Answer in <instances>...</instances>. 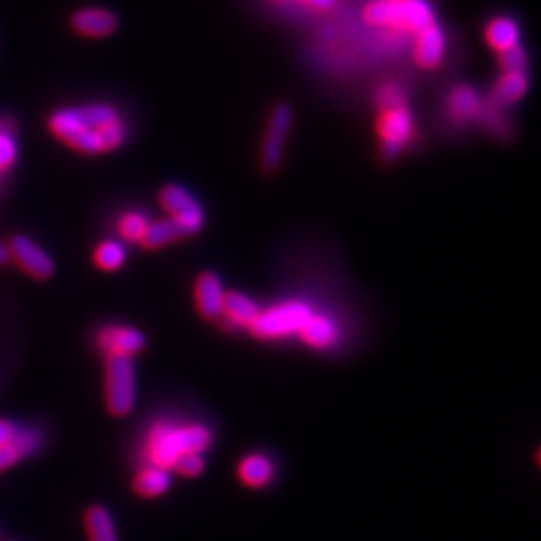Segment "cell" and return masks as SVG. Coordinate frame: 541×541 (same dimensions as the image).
Returning <instances> with one entry per match:
<instances>
[{
  "label": "cell",
  "mask_w": 541,
  "mask_h": 541,
  "mask_svg": "<svg viewBox=\"0 0 541 541\" xmlns=\"http://www.w3.org/2000/svg\"><path fill=\"white\" fill-rule=\"evenodd\" d=\"M415 135V121L409 105H399L393 109L379 111L377 137L381 141V155L387 161L397 159L405 147L411 145Z\"/></svg>",
  "instance_id": "obj_6"
},
{
  "label": "cell",
  "mask_w": 541,
  "mask_h": 541,
  "mask_svg": "<svg viewBox=\"0 0 541 541\" xmlns=\"http://www.w3.org/2000/svg\"><path fill=\"white\" fill-rule=\"evenodd\" d=\"M21 453L15 449V445H5V447H0V473L11 469L13 465H17L21 461Z\"/></svg>",
  "instance_id": "obj_30"
},
{
  "label": "cell",
  "mask_w": 541,
  "mask_h": 541,
  "mask_svg": "<svg viewBox=\"0 0 541 541\" xmlns=\"http://www.w3.org/2000/svg\"><path fill=\"white\" fill-rule=\"evenodd\" d=\"M159 203L167 217L187 235H197L205 225V211L201 203L181 185H167L159 193Z\"/></svg>",
  "instance_id": "obj_7"
},
{
  "label": "cell",
  "mask_w": 541,
  "mask_h": 541,
  "mask_svg": "<svg viewBox=\"0 0 541 541\" xmlns=\"http://www.w3.org/2000/svg\"><path fill=\"white\" fill-rule=\"evenodd\" d=\"M47 127L59 143L87 157L115 153L129 135L125 115L109 103L57 109L49 115Z\"/></svg>",
  "instance_id": "obj_1"
},
{
  "label": "cell",
  "mask_w": 541,
  "mask_h": 541,
  "mask_svg": "<svg viewBox=\"0 0 541 541\" xmlns=\"http://www.w3.org/2000/svg\"><path fill=\"white\" fill-rule=\"evenodd\" d=\"M485 41L497 55L505 53L519 45L521 41L519 25L509 17H495L485 27Z\"/></svg>",
  "instance_id": "obj_18"
},
{
  "label": "cell",
  "mask_w": 541,
  "mask_h": 541,
  "mask_svg": "<svg viewBox=\"0 0 541 541\" xmlns=\"http://www.w3.org/2000/svg\"><path fill=\"white\" fill-rule=\"evenodd\" d=\"M93 261L101 271H109V273L119 271L127 263V249L123 247L121 241H113V239L103 241L97 245Z\"/></svg>",
  "instance_id": "obj_24"
},
{
  "label": "cell",
  "mask_w": 541,
  "mask_h": 541,
  "mask_svg": "<svg viewBox=\"0 0 541 541\" xmlns=\"http://www.w3.org/2000/svg\"><path fill=\"white\" fill-rule=\"evenodd\" d=\"M19 161L17 125L9 117H0V183L15 169Z\"/></svg>",
  "instance_id": "obj_19"
},
{
  "label": "cell",
  "mask_w": 541,
  "mask_h": 541,
  "mask_svg": "<svg viewBox=\"0 0 541 541\" xmlns=\"http://www.w3.org/2000/svg\"><path fill=\"white\" fill-rule=\"evenodd\" d=\"M19 427L9 421V419H0V447L5 445H11L15 441V435H17Z\"/></svg>",
  "instance_id": "obj_31"
},
{
  "label": "cell",
  "mask_w": 541,
  "mask_h": 541,
  "mask_svg": "<svg viewBox=\"0 0 541 541\" xmlns=\"http://www.w3.org/2000/svg\"><path fill=\"white\" fill-rule=\"evenodd\" d=\"M273 461L265 455H249L239 465V477L251 487H263L273 479Z\"/></svg>",
  "instance_id": "obj_23"
},
{
  "label": "cell",
  "mask_w": 541,
  "mask_h": 541,
  "mask_svg": "<svg viewBox=\"0 0 541 541\" xmlns=\"http://www.w3.org/2000/svg\"><path fill=\"white\" fill-rule=\"evenodd\" d=\"M175 469L187 477H197L203 473L205 469V461H203V455L201 453H189V455H183L177 463H175Z\"/></svg>",
  "instance_id": "obj_29"
},
{
  "label": "cell",
  "mask_w": 541,
  "mask_h": 541,
  "mask_svg": "<svg viewBox=\"0 0 541 541\" xmlns=\"http://www.w3.org/2000/svg\"><path fill=\"white\" fill-rule=\"evenodd\" d=\"M291 125H293L291 105L287 103L277 105L269 117L263 145H261V167L265 173H275L281 167L287 139L291 133Z\"/></svg>",
  "instance_id": "obj_8"
},
{
  "label": "cell",
  "mask_w": 541,
  "mask_h": 541,
  "mask_svg": "<svg viewBox=\"0 0 541 541\" xmlns=\"http://www.w3.org/2000/svg\"><path fill=\"white\" fill-rule=\"evenodd\" d=\"M11 263V253H9V247L0 243V267H5Z\"/></svg>",
  "instance_id": "obj_33"
},
{
  "label": "cell",
  "mask_w": 541,
  "mask_h": 541,
  "mask_svg": "<svg viewBox=\"0 0 541 541\" xmlns=\"http://www.w3.org/2000/svg\"><path fill=\"white\" fill-rule=\"evenodd\" d=\"M181 239H187V235L177 227L175 221L165 217V219L149 223V229L139 245H143L147 251H157V249L173 245Z\"/></svg>",
  "instance_id": "obj_21"
},
{
  "label": "cell",
  "mask_w": 541,
  "mask_h": 541,
  "mask_svg": "<svg viewBox=\"0 0 541 541\" xmlns=\"http://www.w3.org/2000/svg\"><path fill=\"white\" fill-rule=\"evenodd\" d=\"M195 305L203 319H219L223 313V301H225V287L217 273L205 271L195 279Z\"/></svg>",
  "instance_id": "obj_14"
},
{
  "label": "cell",
  "mask_w": 541,
  "mask_h": 541,
  "mask_svg": "<svg viewBox=\"0 0 541 541\" xmlns=\"http://www.w3.org/2000/svg\"><path fill=\"white\" fill-rule=\"evenodd\" d=\"M499 67L503 73H525L527 67V55L521 49V45L499 53Z\"/></svg>",
  "instance_id": "obj_27"
},
{
  "label": "cell",
  "mask_w": 541,
  "mask_h": 541,
  "mask_svg": "<svg viewBox=\"0 0 541 541\" xmlns=\"http://www.w3.org/2000/svg\"><path fill=\"white\" fill-rule=\"evenodd\" d=\"M133 487H135V493L141 495V497H161L169 491L171 487V475H169V469H163V467H157V465H151V467H145L133 481Z\"/></svg>",
  "instance_id": "obj_22"
},
{
  "label": "cell",
  "mask_w": 541,
  "mask_h": 541,
  "mask_svg": "<svg viewBox=\"0 0 541 541\" xmlns=\"http://www.w3.org/2000/svg\"><path fill=\"white\" fill-rule=\"evenodd\" d=\"M213 433L205 425H173L159 423L151 429L145 451L153 465L171 469L189 453H203L211 447Z\"/></svg>",
  "instance_id": "obj_2"
},
{
  "label": "cell",
  "mask_w": 541,
  "mask_h": 541,
  "mask_svg": "<svg viewBox=\"0 0 541 541\" xmlns=\"http://www.w3.org/2000/svg\"><path fill=\"white\" fill-rule=\"evenodd\" d=\"M259 313V307L257 303L241 293V291H227L225 293V301H223V313H221V319L229 325V327H243V329H249L251 323L255 321Z\"/></svg>",
  "instance_id": "obj_16"
},
{
  "label": "cell",
  "mask_w": 541,
  "mask_h": 541,
  "mask_svg": "<svg viewBox=\"0 0 541 541\" xmlns=\"http://www.w3.org/2000/svg\"><path fill=\"white\" fill-rule=\"evenodd\" d=\"M485 107H487V99H481L473 87L457 85L447 95L445 113L453 125L465 127L469 123L481 121Z\"/></svg>",
  "instance_id": "obj_11"
},
{
  "label": "cell",
  "mask_w": 541,
  "mask_h": 541,
  "mask_svg": "<svg viewBox=\"0 0 541 541\" xmlns=\"http://www.w3.org/2000/svg\"><path fill=\"white\" fill-rule=\"evenodd\" d=\"M527 91H529V81L525 73H503L493 85L487 103L503 111L519 103L527 95Z\"/></svg>",
  "instance_id": "obj_15"
},
{
  "label": "cell",
  "mask_w": 541,
  "mask_h": 541,
  "mask_svg": "<svg viewBox=\"0 0 541 541\" xmlns=\"http://www.w3.org/2000/svg\"><path fill=\"white\" fill-rule=\"evenodd\" d=\"M151 219L141 211H127L117 221V233L127 243H141Z\"/></svg>",
  "instance_id": "obj_25"
},
{
  "label": "cell",
  "mask_w": 541,
  "mask_h": 541,
  "mask_svg": "<svg viewBox=\"0 0 541 541\" xmlns=\"http://www.w3.org/2000/svg\"><path fill=\"white\" fill-rule=\"evenodd\" d=\"M301 3H303V5H307L309 9H313V11H321V13L331 11V9L335 7V0H301Z\"/></svg>",
  "instance_id": "obj_32"
},
{
  "label": "cell",
  "mask_w": 541,
  "mask_h": 541,
  "mask_svg": "<svg viewBox=\"0 0 541 541\" xmlns=\"http://www.w3.org/2000/svg\"><path fill=\"white\" fill-rule=\"evenodd\" d=\"M85 529L89 541H119L115 519L103 505H93L85 513Z\"/></svg>",
  "instance_id": "obj_20"
},
{
  "label": "cell",
  "mask_w": 541,
  "mask_h": 541,
  "mask_svg": "<svg viewBox=\"0 0 541 541\" xmlns=\"http://www.w3.org/2000/svg\"><path fill=\"white\" fill-rule=\"evenodd\" d=\"M311 315V307L303 301L277 303L273 307L259 309L249 331L259 339H281L289 335H299Z\"/></svg>",
  "instance_id": "obj_4"
},
{
  "label": "cell",
  "mask_w": 541,
  "mask_h": 541,
  "mask_svg": "<svg viewBox=\"0 0 541 541\" xmlns=\"http://www.w3.org/2000/svg\"><path fill=\"white\" fill-rule=\"evenodd\" d=\"M105 401L107 409L117 417H125L135 409L137 371L131 357H107Z\"/></svg>",
  "instance_id": "obj_5"
},
{
  "label": "cell",
  "mask_w": 541,
  "mask_h": 541,
  "mask_svg": "<svg viewBox=\"0 0 541 541\" xmlns=\"http://www.w3.org/2000/svg\"><path fill=\"white\" fill-rule=\"evenodd\" d=\"M43 443V435L39 429H19L15 435V449L21 453V457L33 455Z\"/></svg>",
  "instance_id": "obj_26"
},
{
  "label": "cell",
  "mask_w": 541,
  "mask_h": 541,
  "mask_svg": "<svg viewBox=\"0 0 541 541\" xmlns=\"http://www.w3.org/2000/svg\"><path fill=\"white\" fill-rule=\"evenodd\" d=\"M363 21L377 29L415 35L435 23V13L427 0H371L363 11Z\"/></svg>",
  "instance_id": "obj_3"
},
{
  "label": "cell",
  "mask_w": 541,
  "mask_h": 541,
  "mask_svg": "<svg viewBox=\"0 0 541 541\" xmlns=\"http://www.w3.org/2000/svg\"><path fill=\"white\" fill-rule=\"evenodd\" d=\"M71 27L81 37L105 39V37H111L119 29V19L109 9L87 7L73 13Z\"/></svg>",
  "instance_id": "obj_13"
},
{
  "label": "cell",
  "mask_w": 541,
  "mask_h": 541,
  "mask_svg": "<svg viewBox=\"0 0 541 541\" xmlns=\"http://www.w3.org/2000/svg\"><path fill=\"white\" fill-rule=\"evenodd\" d=\"M399 105H407V97L403 93V89L395 83H387L381 87V91L377 93V107L379 111H385V109H393V107H399Z\"/></svg>",
  "instance_id": "obj_28"
},
{
  "label": "cell",
  "mask_w": 541,
  "mask_h": 541,
  "mask_svg": "<svg viewBox=\"0 0 541 541\" xmlns=\"http://www.w3.org/2000/svg\"><path fill=\"white\" fill-rule=\"evenodd\" d=\"M447 51V39L443 29L435 23L427 25L419 33H415V43H413V61L417 67L425 71H433L443 63Z\"/></svg>",
  "instance_id": "obj_12"
},
{
  "label": "cell",
  "mask_w": 541,
  "mask_h": 541,
  "mask_svg": "<svg viewBox=\"0 0 541 541\" xmlns=\"http://www.w3.org/2000/svg\"><path fill=\"white\" fill-rule=\"evenodd\" d=\"M147 345L145 333L131 325H107L97 335V347L107 357H135Z\"/></svg>",
  "instance_id": "obj_10"
},
{
  "label": "cell",
  "mask_w": 541,
  "mask_h": 541,
  "mask_svg": "<svg viewBox=\"0 0 541 541\" xmlns=\"http://www.w3.org/2000/svg\"><path fill=\"white\" fill-rule=\"evenodd\" d=\"M7 247L11 253V259L33 279L45 281L55 275L57 271L55 259L31 237L15 235Z\"/></svg>",
  "instance_id": "obj_9"
},
{
  "label": "cell",
  "mask_w": 541,
  "mask_h": 541,
  "mask_svg": "<svg viewBox=\"0 0 541 541\" xmlns=\"http://www.w3.org/2000/svg\"><path fill=\"white\" fill-rule=\"evenodd\" d=\"M301 339L313 347V349H327L331 345L337 343L339 339V329L335 325L333 319H329L327 315L321 313H313L309 317V321L303 325V329L299 331Z\"/></svg>",
  "instance_id": "obj_17"
}]
</instances>
